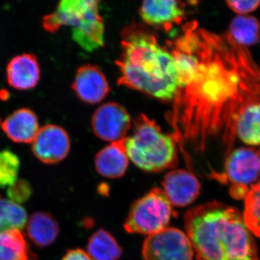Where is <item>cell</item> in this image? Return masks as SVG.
<instances>
[{"instance_id":"1","label":"cell","mask_w":260,"mask_h":260,"mask_svg":"<svg viewBox=\"0 0 260 260\" xmlns=\"http://www.w3.org/2000/svg\"><path fill=\"white\" fill-rule=\"evenodd\" d=\"M199 31V64L191 83L183 88L186 129L202 149L209 138L220 136L227 155L237 139L238 114L260 99V68L247 48L227 34Z\"/></svg>"},{"instance_id":"2","label":"cell","mask_w":260,"mask_h":260,"mask_svg":"<svg viewBox=\"0 0 260 260\" xmlns=\"http://www.w3.org/2000/svg\"><path fill=\"white\" fill-rule=\"evenodd\" d=\"M184 221L198 260H260L253 234L234 207L215 201L198 205Z\"/></svg>"},{"instance_id":"3","label":"cell","mask_w":260,"mask_h":260,"mask_svg":"<svg viewBox=\"0 0 260 260\" xmlns=\"http://www.w3.org/2000/svg\"><path fill=\"white\" fill-rule=\"evenodd\" d=\"M122 53L116 61L118 83L161 101H171L180 90L174 58L156 37L132 24L121 32Z\"/></svg>"},{"instance_id":"4","label":"cell","mask_w":260,"mask_h":260,"mask_svg":"<svg viewBox=\"0 0 260 260\" xmlns=\"http://www.w3.org/2000/svg\"><path fill=\"white\" fill-rule=\"evenodd\" d=\"M133 134L126 140L128 157L136 167L148 173H159L178 164L177 145L172 137L145 114L135 118Z\"/></svg>"},{"instance_id":"5","label":"cell","mask_w":260,"mask_h":260,"mask_svg":"<svg viewBox=\"0 0 260 260\" xmlns=\"http://www.w3.org/2000/svg\"><path fill=\"white\" fill-rule=\"evenodd\" d=\"M177 215L162 189L154 187L132 205L124 228L129 234L148 237L167 229Z\"/></svg>"},{"instance_id":"6","label":"cell","mask_w":260,"mask_h":260,"mask_svg":"<svg viewBox=\"0 0 260 260\" xmlns=\"http://www.w3.org/2000/svg\"><path fill=\"white\" fill-rule=\"evenodd\" d=\"M225 156L223 172L213 173L212 177L230 184L233 198L244 199L249 188L260 180V146L235 149Z\"/></svg>"},{"instance_id":"7","label":"cell","mask_w":260,"mask_h":260,"mask_svg":"<svg viewBox=\"0 0 260 260\" xmlns=\"http://www.w3.org/2000/svg\"><path fill=\"white\" fill-rule=\"evenodd\" d=\"M100 0H59L56 9L43 18L42 26L49 32L70 26L79 32L103 20L99 13Z\"/></svg>"},{"instance_id":"8","label":"cell","mask_w":260,"mask_h":260,"mask_svg":"<svg viewBox=\"0 0 260 260\" xmlns=\"http://www.w3.org/2000/svg\"><path fill=\"white\" fill-rule=\"evenodd\" d=\"M142 255L144 260H193L194 253L186 233L168 227L146 238Z\"/></svg>"},{"instance_id":"9","label":"cell","mask_w":260,"mask_h":260,"mask_svg":"<svg viewBox=\"0 0 260 260\" xmlns=\"http://www.w3.org/2000/svg\"><path fill=\"white\" fill-rule=\"evenodd\" d=\"M132 126L131 117L125 108L116 102L100 106L92 116L94 134L104 141H118L126 138Z\"/></svg>"},{"instance_id":"10","label":"cell","mask_w":260,"mask_h":260,"mask_svg":"<svg viewBox=\"0 0 260 260\" xmlns=\"http://www.w3.org/2000/svg\"><path fill=\"white\" fill-rule=\"evenodd\" d=\"M31 144L32 152L36 158L50 165L59 164L66 158L71 147L66 130L51 124L40 127Z\"/></svg>"},{"instance_id":"11","label":"cell","mask_w":260,"mask_h":260,"mask_svg":"<svg viewBox=\"0 0 260 260\" xmlns=\"http://www.w3.org/2000/svg\"><path fill=\"white\" fill-rule=\"evenodd\" d=\"M162 190L172 206L184 208L200 195L201 184L192 172L177 169L168 172L162 181Z\"/></svg>"},{"instance_id":"12","label":"cell","mask_w":260,"mask_h":260,"mask_svg":"<svg viewBox=\"0 0 260 260\" xmlns=\"http://www.w3.org/2000/svg\"><path fill=\"white\" fill-rule=\"evenodd\" d=\"M72 88L82 102L89 104L102 102L110 91L102 70L93 64H84L77 70Z\"/></svg>"},{"instance_id":"13","label":"cell","mask_w":260,"mask_h":260,"mask_svg":"<svg viewBox=\"0 0 260 260\" xmlns=\"http://www.w3.org/2000/svg\"><path fill=\"white\" fill-rule=\"evenodd\" d=\"M140 15L145 23L167 32L184 18L178 0H143Z\"/></svg>"},{"instance_id":"14","label":"cell","mask_w":260,"mask_h":260,"mask_svg":"<svg viewBox=\"0 0 260 260\" xmlns=\"http://www.w3.org/2000/svg\"><path fill=\"white\" fill-rule=\"evenodd\" d=\"M7 80L10 87L18 90L35 88L41 78V69L34 54L24 53L14 56L6 68Z\"/></svg>"},{"instance_id":"15","label":"cell","mask_w":260,"mask_h":260,"mask_svg":"<svg viewBox=\"0 0 260 260\" xmlns=\"http://www.w3.org/2000/svg\"><path fill=\"white\" fill-rule=\"evenodd\" d=\"M126 140L113 142L96 154L95 168L98 174L111 179H119L125 174L129 161Z\"/></svg>"},{"instance_id":"16","label":"cell","mask_w":260,"mask_h":260,"mask_svg":"<svg viewBox=\"0 0 260 260\" xmlns=\"http://www.w3.org/2000/svg\"><path fill=\"white\" fill-rule=\"evenodd\" d=\"M5 135L17 143H32L40 129L39 119L31 109L22 108L8 116L2 124Z\"/></svg>"},{"instance_id":"17","label":"cell","mask_w":260,"mask_h":260,"mask_svg":"<svg viewBox=\"0 0 260 260\" xmlns=\"http://www.w3.org/2000/svg\"><path fill=\"white\" fill-rule=\"evenodd\" d=\"M28 239L39 248L51 245L60 232L59 223L47 212H36L30 215L26 225Z\"/></svg>"},{"instance_id":"18","label":"cell","mask_w":260,"mask_h":260,"mask_svg":"<svg viewBox=\"0 0 260 260\" xmlns=\"http://www.w3.org/2000/svg\"><path fill=\"white\" fill-rule=\"evenodd\" d=\"M235 134L246 145L260 146V99L249 102L239 113Z\"/></svg>"},{"instance_id":"19","label":"cell","mask_w":260,"mask_h":260,"mask_svg":"<svg viewBox=\"0 0 260 260\" xmlns=\"http://www.w3.org/2000/svg\"><path fill=\"white\" fill-rule=\"evenodd\" d=\"M0 260H39L18 229L0 232Z\"/></svg>"},{"instance_id":"20","label":"cell","mask_w":260,"mask_h":260,"mask_svg":"<svg viewBox=\"0 0 260 260\" xmlns=\"http://www.w3.org/2000/svg\"><path fill=\"white\" fill-rule=\"evenodd\" d=\"M227 36L236 44L247 48L260 41V23L255 17L238 15L231 22Z\"/></svg>"},{"instance_id":"21","label":"cell","mask_w":260,"mask_h":260,"mask_svg":"<svg viewBox=\"0 0 260 260\" xmlns=\"http://www.w3.org/2000/svg\"><path fill=\"white\" fill-rule=\"evenodd\" d=\"M87 250L93 260H118L122 254L119 242L104 229H99L90 236Z\"/></svg>"},{"instance_id":"22","label":"cell","mask_w":260,"mask_h":260,"mask_svg":"<svg viewBox=\"0 0 260 260\" xmlns=\"http://www.w3.org/2000/svg\"><path fill=\"white\" fill-rule=\"evenodd\" d=\"M27 223V213L21 205L0 195V232L23 229Z\"/></svg>"},{"instance_id":"23","label":"cell","mask_w":260,"mask_h":260,"mask_svg":"<svg viewBox=\"0 0 260 260\" xmlns=\"http://www.w3.org/2000/svg\"><path fill=\"white\" fill-rule=\"evenodd\" d=\"M243 213L244 220L253 235L260 238V180L249 188Z\"/></svg>"},{"instance_id":"24","label":"cell","mask_w":260,"mask_h":260,"mask_svg":"<svg viewBox=\"0 0 260 260\" xmlns=\"http://www.w3.org/2000/svg\"><path fill=\"white\" fill-rule=\"evenodd\" d=\"M20 160L11 150H0V188L9 187L18 179Z\"/></svg>"},{"instance_id":"25","label":"cell","mask_w":260,"mask_h":260,"mask_svg":"<svg viewBox=\"0 0 260 260\" xmlns=\"http://www.w3.org/2000/svg\"><path fill=\"white\" fill-rule=\"evenodd\" d=\"M32 194V186L29 181L23 179H18L7 191L9 200L18 205L28 202Z\"/></svg>"},{"instance_id":"26","label":"cell","mask_w":260,"mask_h":260,"mask_svg":"<svg viewBox=\"0 0 260 260\" xmlns=\"http://www.w3.org/2000/svg\"><path fill=\"white\" fill-rule=\"evenodd\" d=\"M228 6L238 15H248L255 11L260 5V0H225Z\"/></svg>"},{"instance_id":"27","label":"cell","mask_w":260,"mask_h":260,"mask_svg":"<svg viewBox=\"0 0 260 260\" xmlns=\"http://www.w3.org/2000/svg\"><path fill=\"white\" fill-rule=\"evenodd\" d=\"M61 260H93L88 252L83 249H70L65 253L64 255Z\"/></svg>"}]
</instances>
